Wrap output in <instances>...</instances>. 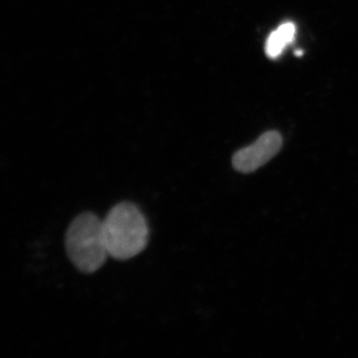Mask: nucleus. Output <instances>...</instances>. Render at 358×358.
Masks as SVG:
<instances>
[{
    "label": "nucleus",
    "instance_id": "1",
    "mask_svg": "<svg viewBox=\"0 0 358 358\" xmlns=\"http://www.w3.org/2000/svg\"><path fill=\"white\" fill-rule=\"evenodd\" d=\"M103 236L109 256L129 260L147 248L150 227L141 209L131 202L115 205L103 220Z\"/></svg>",
    "mask_w": 358,
    "mask_h": 358
},
{
    "label": "nucleus",
    "instance_id": "2",
    "mask_svg": "<svg viewBox=\"0 0 358 358\" xmlns=\"http://www.w3.org/2000/svg\"><path fill=\"white\" fill-rule=\"evenodd\" d=\"M65 247L68 258L78 271L85 274L96 272L109 256L103 220L92 212L78 215L66 232Z\"/></svg>",
    "mask_w": 358,
    "mask_h": 358
},
{
    "label": "nucleus",
    "instance_id": "3",
    "mask_svg": "<svg viewBox=\"0 0 358 358\" xmlns=\"http://www.w3.org/2000/svg\"><path fill=\"white\" fill-rule=\"evenodd\" d=\"M282 147L281 134L277 131H268L255 143L238 150L233 155V167L241 173H254L279 154Z\"/></svg>",
    "mask_w": 358,
    "mask_h": 358
},
{
    "label": "nucleus",
    "instance_id": "4",
    "mask_svg": "<svg viewBox=\"0 0 358 358\" xmlns=\"http://www.w3.org/2000/svg\"><path fill=\"white\" fill-rule=\"evenodd\" d=\"M296 27L293 22H285L268 35L265 51L270 59H277L296 38Z\"/></svg>",
    "mask_w": 358,
    "mask_h": 358
}]
</instances>
